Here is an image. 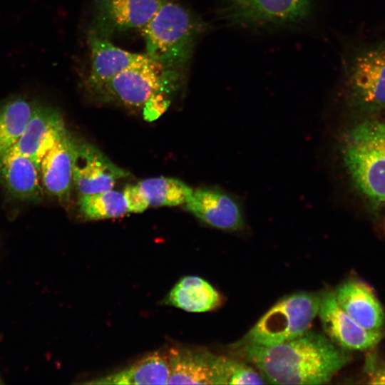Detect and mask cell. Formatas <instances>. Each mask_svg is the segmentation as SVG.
Masks as SVG:
<instances>
[{
	"instance_id": "1",
	"label": "cell",
	"mask_w": 385,
	"mask_h": 385,
	"mask_svg": "<svg viewBox=\"0 0 385 385\" xmlns=\"http://www.w3.org/2000/svg\"><path fill=\"white\" fill-rule=\"evenodd\" d=\"M244 344L246 359L270 384H325L349 361L343 349L327 337L309 330L275 345Z\"/></svg>"
},
{
	"instance_id": "2",
	"label": "cell",
	"mask_w": 385,
	"mask_h": 385,
	"mask_svg": "<svg viewBox=\"0 0 385 385\" xmlns=\"http://www.w3.org/2000/svg\"><path fill=\"white\" fill-rule=\"evenodd\" d=\"M183 71L150 59L123 71L93 93L103 100L141 110L152 121L168 108L169 98L180 87Z\"/></svg>"
},
{
	"instance_id": "3",
	"label": "cell",
	"mask_w": 385,
	"mask_h": 385,
	"mask_svg": "<svg viewBox=\"0 0 385 385\" xmlns=\"http://www.w3.org/2000/svg\"><path fill=\"white\" fill-rule=\"evenodd\" d=\"M341 153L357 190L385 207V122L366 120L350 128L343 135Z\"/></svg>"
},
{
	"instance_id": "4",
	"label": "cell",
	"mask_w": 385,
	"mask_h": 385,
	"mask_svg": "<svg viewBox=\"0 0 385 385\" xmlns=\"http://www.w3.org/2000/svg\"><path fill=\"white\" fill-rule=\"evenodd\" d=\"M203 24L175 0H166L141 29L145 54L165 67L184 71Z\"/></svg>"
},
{
	"instance_id": "5",
	"label": "cell",
	"mask_w": 385,
	"mask_h": 385,
	"mask_svg": "<svg viewBox=\"0 0 385 385\" xmlns=\"http://www.w3.org/2000/svg\"><path fill=\"white\" fill-rule=\"evenodd\" d=\"M319 302L320 294L309 292L284 297L250 329L243 344L271 346L302 335L318 315Z\"/></svg>"
},
{
	"instance_id": "6",
	"label": "cell",
	"mask_w": 385,
	"mask_h": 385,
	"mask_svg": "<svg viewBox=\"0 0 385 385\" xmlns=\"http://www.w3.org/2000/svg\"><path fill=\"white\" fill-rule=\"evenodd\" d=\"M345 85L350 103L369 112L385 108V43L357 50L345 69Z\"/></svg>"
},
{
	"instance_id": "7",
	"label": "cell",
	"mask_w": 385,
	"mask_h": 385,
	"mask_svg": "<svg viewBox=\"0 0 385 385\" xmlns=\"http://www.w3.org/2000/svg\"><path fill=\"white\" fill-rule=\"evenodd\" d=\"M314 0H222L231 25L245 28H284L301 25L312 16Z\"/></svg>"
},
{
	"instance_id": "8",
	"label": "cell",
	"mask_w": 385,
	"mask_h": 385,
	"mask_svg": "<svg viewBox=\"0 0 385 385\" xmlns=\"http://www.w3.org/2000/svg\"><path fill=\"white\" fill-rule=\"evenodd\" d=\"M166 0H93L90 31L110 38L143 29Z\"/></svg>"
},
{
	"instance_id": "9",
	"label": "cell",
	"mask_w": 385,
	"mask_h": 385,
	"mask_svg": "<svg viewBox=\"0 0 385 385\" xmlns=\"http://www.w3.org/2000/svg\"><path fill=\"white\" fill-rule=\"evenodd\" d=\"M168 384H227L228 357L209 351L174 347L166 354Z\"/></svg>"
},
{
	"instance_id": "10",
	"label": "cell",
	"mask_w": 385,
	"mask_h": 385,
	"mask_svg": "<svg viewBox=\"0 0 385 385\" xmlns=\"http://www.w3.org/2000/svg\"><path fill=\"white\" fill-rule=\"evenodd\" d=\"M318 315L327 337L344 350H366L382 339V331H370L357 324L339 304L335 292L320 294Z\"/></svg>"
},
{
	"instance_id": "11",
	"label": "cell",
	"mask_w": 385,
	"mask_h": 385,
	"mask_svg": "<svg viewBox=\"0 0 385 385\" xmlns=\"http://www.w3.org/2000/svg\"><path fill=\"white\" fill-rule=\"evenodd\" d=\"M128 175L96 146L76 143L72 179L79 196L112 190Z\"/></svg>"
},
{
	"instance_id": "12",
	"label": "cell",
	"mask_w": 385,
	"mask_h": 385,
	"mask_svg": "<svg viewBox=\"0 0 385 385\" xmlns=\"http://www.w3.org/2000/svg\"><path fill=\"white\" fill-rule=\"evenodd\" d=\"M185 205L193 215L215 228L237 231L244 227L243 212L238 200L218 188L202 187L193 190Z\"/></svg>"
},
{
	"instance_id": "13",
	"label": "cell",
	"mask_w": 385,
	"mask_h": 385,
	"mask_svg": "<svg viewBox=\"0 0 385 385\" xmlns=\"http://www.w3.org/2000/svg\"><path fill=\"white\" fill-rule=\"evenodd\" d=\"M67 131L60 113L53 107L34 104L25 129L14 147L39 169L44 155Z\"/></svg>"
},
{
	"instance_id": "14",
	"label": "cell",
	"mask_w": 385,
	"mask_h": 385,
	"mask_svg": "<svg viewBox=\"0 0 385 385\" xmlns=\"http://www.w3.org/2000/svg\"><path fill=\"white\" fill-rule=\"evenodd\" d=\"M88 43L91 56L86 86L94 92L123 71L145 61V53H133L114 45L108 38L89 31Z\"/></svg>"
},
{
	"instance_id": "15",
	"label": "cell",
	"mask_w": 385,
	"mask_h": 385,
	"mask_svg": "<svg viewBox=\"0 0 385 385\" xmlns=\"http://www.w3.org/2000/svg\"><path fill=\"white\" fill-rule=\"evenodd\" d=\"M0 183L21 201L37 202L42 200L38 168L14 146L0 156Z\"/></svg>"
},
{
	"instance_id": "16",
	"label": "cell",
	"mask_w": 385,
	"mask_h": 385,
	"mask_svg": "<svg viewBox=\"0 0 385 385\" xmlns=\"http://www.w3.org/2000/svg\"><path fill=\"white\" fill-rule=\"evenodd\" d=\"M76 142L67 130L42 158L39 173L43 188L61 202L69 200Z\"/></svg>"
},
{
	"instance_id": "17",
	"label": "cell",
	"mask_w": 385,
	"mask_h": 385,
	"mask_svg": "<svg viewBox=\"0 0 385 385\" xmlns=\"http://www.w3.org/2000/svg\"><path fill=\"white\" fill-rule=\"evenodd\" d=\"M334 292L340 307L357 324L370 331H382L385 322L384 312L367 284L350 279L339 285Z\"/></svg>"
},
{
	"instance_id": "18",
	"label": "cell",
	"mask_w": 385,
	"mask_h": 385,
	"mask_svg": "<svg viewBox=\"0 0 385 385\" xmlns=\"http://www.w3.org/2000/svg\"><path fill=\"white\" fill-rule=\"evenodd\" d=\"M170 370L166 354L152 352L111 374L86 382L90 384H168Z\"/></svg>"
},
{
	"instance_id": "19",
	"label": "cell",
	"mask_w": 385,
	"mask_h": 385,
	"mask_svg": "<svg viewBox=\"0 0 385 385\" xmlns=\"http://www.w3.org/2000/svg\"><path fill=\"white\" fill-rule=\"evenodd\" d=\"M221 301L219 292L206 280L186 276L170 291L165 303L190 312H205L217 308Z\"/></svg>"
},
{
	"instance_id": "20",
	"label": "cell",
	"mask_w": 385,
	"mask_h": 385,
	"mask_svg": "<svg viewBox=\"0 0 385 385\" xmlns=\"http://www.w3.org/2000/svg\"><path fill=\"white\" fill-rule=\"evenodd\" d=\"M34 104L21 96L0 103V156L13 147L20 138Z\"/></svg>"
},
{
	"instance_id": "21",
	"label": "cell",
	"mask_w": 385,
	"mask_h": 385,
	"mask_svg": "<svg viewBox=\"0 0 385 385\" xmlns=\"http://www.w3.org/2000/svg\"><path fill=\"white\" fill-rule=\"evenodd\" d=\"M135 185L148 207L185 204L193 190L184 182L167 177L148 178Z\"/></svg>"
},
{
	"instance_id": "22",
	"label": "cell",
	"mask_w": 385,
	"mask_h": 385,
	"mask_svg": "<svg viewBox=\"0 0 385 385\" xmlns=\"http://www.w3.org/2000/svg\"><path fill=\"white\" fill-rule=\"evenodd\" d=\"M78 206L81 214L89 220L115 218L128 212L123 192L113 189L79 196Z\"/></svg>"
},
{
	"instance_id": "23",
	"label": "cell",
	"mask_w": 385,
	"mask_h": 385,
	"mask_svg": "<svg viewBox=\"0 0 385 385\" xmlns=\"http://www.w3.org/2000/svg\"><path fill=\"white\" fill-rule=\"evenodd\" d=\"M266 381L259 371L249 365L228 359L227 384H263Z\"/></svg>"
},
{
	"instance_id": "24",
	"label": "cell",
	"mask_w": 385,
	"mask_h": 385,
	"mask_svg": "<svg viewBox=\"0 0 385 385\" xmlns=\"http://www.w3.org/2000/svg\"><path fill=\"white\" fill-rule=\"evenodd\" d=\"M123 193L128 212L141 213L148 208L136 185H128Z\"/></svg>"
},
{
	"instance_id": "25",
	"label": "cell",
	"mask_w": 385,
	"mask_h": 385,
	"mask_svg": "<svg viewBox=\"0 0 385 385\" xmlns=\"http://www.w3.org/2000/svg\"><path fill=\"white\" fill-rule=\"evenodd\" d=\"M366 371L369 383L372 384H385V363L370 356L366 361Z\"/></svg>"
},
{
	"instance_id": "26",
	"label": "cell",
	"mask_w": 385,
	"mask_h": 385,
	"mask_svg": "<svg viewBox=\"0 0 385 385\" xmlns=\"http://www.w3.org/2000/svg\"><path fill=\"white\" fill-rule=\"evenodd\" d=\"M3 384V382L1 381V377H0V384Z\"/></svg>"
}]
</instances>
